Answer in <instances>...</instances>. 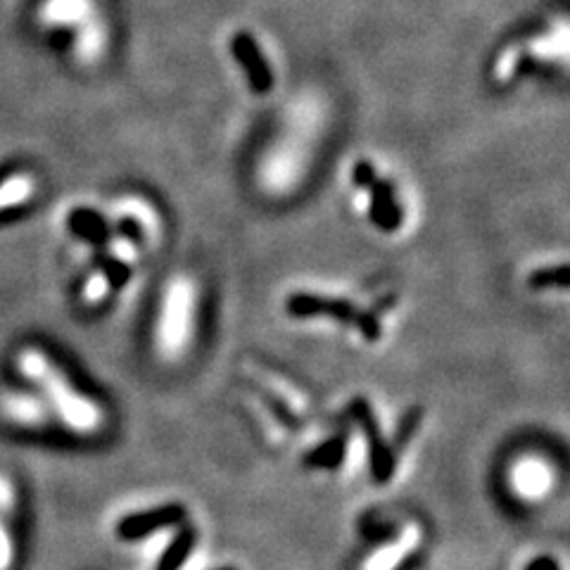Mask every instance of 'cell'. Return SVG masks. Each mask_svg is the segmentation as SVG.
Listing matches in <instances>:
<instances>
[{
	"instance_id": "obj_14",
	"label": "cell",
	"mask_w": 570,
	"mask_h": 570,
	"mask_svg": "<svg viewBox=\"0 0 570 570\" xmlns=\"http://www.w3.org/2000/svg\"><path fill=\"white\" fill-rule=\"evenodd\" d=\"M12 511H15V485L8 475L0 473V570H10L15 563V542H12Z\"/></svg>"
},
{
	"instance_id": "obj_24",
	"label": "cell",
	"mask_w": 570,
	"mask_h": 570,
	"mask_svg": "<svg viewBox=\"0 0 570 570\" xmlns=\"http://www.w3.org/2000/svg\"><path fill=\"white\" fill-rule=\"evenodd\" d=\"M525 570H559V566H556V561L549 559V556H537L535 561L528 563Z\"/></svg>"
},
{
	"instance_id": "obj_7",
	"label": "cell",
	"mask_w": 570,
	"mask_h": 570,
	"mask_svg": "<svg viewBox=\"0 0 570 570\" xmlns=\"http://www.w3.org/2000/svg\"><path fill=\"white\" fill-rule=\"evenodd\" d=\"M423 544V525L416 521L404 523L395 537L378 544L376 549L361 561L359 570H399Z\"/></svg>"
},
{
	"instance_id": "obj_19",
	"label": "cell",
	"mask_w": 570,
	"mask_h": 570,
	"mask_svg": "<svg viewBox=\"0 0 570 570\" xmlns=\"http://www.w3.org/2000/svg\"><path fill=\"white\" fill-rule=\"evenodd\" d=\"M342 459H345V437L335 435L331 440L321 442L319 447H314L304 459V464L309 468H335L342 464Z\"/></svg>"
},
{
	"instance_id": "obj_23",
	"label": "cell",
	"mask_w": 570,
	"mask_h": 570,
	"mask_svg": "<svg viewBox=\"0 0 570 570\" xmlns=\"http://www.w3.org/2000/svg\"><path fill=\"white\" fill-rule=\"evenodd\" d=\"M530 283L535 288H566V266L537 271V274L530 276Z\"/></svg>"
},
{
	"instance_id": "obj_25",
	"label": "cell",
	"mask_w": 570,
	"mask_h": 570,
	"mask_svg": "<svg viewBox=\"0 0 570 570\" xmlns=\"http://www.w3.org/2000/svg\"><path fill=\"white\" fill-rule=\"evenodd\" d=\"M219 570H236V568H219Z\"/></svg>"
},
{
	"instance_id": "obj_12",
	"label": "cell",
	"mask_w": 570,
	"mask_h": 570,
	"mask_svg": "<svg viewBox=\"0 0 570 570\" xmlns=\"http://www.w3.org/2000/svg\"><path fill=\"white\" fill-rule=\"evenodd\" d=\"M5 416L27 428H43L48 423V404L46 399L36 395H24V392H10L3 399Z\"/></svg>"
},
{
	"instance_id": "obj_5",
	"label": "cell",
	"mask_w": 570,
	"mask_h": 570,
	"mask_svg": "<svg viewBox=\"0 0 570 570\" xmlns=\"http://www.w3.org/2000/svg\"><path fill=\"white\" fill-rule=\"evenodd\" d=\"M114 214L122 221L119 236L133 240L141 250L148 245H155L157 238L162 236V219L157 214L155 205L138 198V195H124L122 200H117Z\"/></svg>"
},
{
	"instance_id": "obj_20",
	"label": "cell",
	"mask_w": 570,
	"mask_h": 570,
	"mask_svg": "<svg viewBox=\"0 0 570 570\" xmlns=\"http://www.w3.org/2000/svg\"><path fill=\"white\" fill-rule=\"evenodd\" d=\"M523 60L525 53L521 43H509V46H504L499 50L497 60H494L492 65V79L497 81V84H509V81H513V76L518 74V67H521Z\"/></svg>"
},
{
	"instance_id": "obj_15",
	"label": "cell",
	"mask_w": 570,
	"mask_h": 570,
	"mask_svg": "<svg viewBox=\"0 0 570 570\" xmlns=\"http://www.w3.org/2000/svg\"><path fill=\"white\" fill-rule=\"evenodd\" d=\"M107 48V27L105 22L95 15L88 19L86 24L76 27V41H74V55L76 60L91 65V62L100 60Z\"/></svg>"
},
{
	"instance_id": "obj_2",
	"label": "cell",
	"mask_w": 570,
	"mask_h": 570,
	"mask_svg": "<svg viewBox=\"0 0 570 570\" xmlns=\"http://www.w3.org/2000/svg\"><path fill=\"white\" fill-rule=\"evenodd\" d=\"M17 369L24 378H29L46 397L48 409L60 418L62 426L76 435H98L105 428V411L79 388H74L72 380L46 352L36 347H24L17 354Z\"/></svg>"
},
{
	"instance_id": "obj_8",
	"label": "cell",
	"mask_w": 570,
	"mask_h": 570,
	"mask_svg": "<svg viewBox=\"0 0 570 570\" xmlns=\"http://www.w3.org/2000/svg\"><path fill=\"white\" fill-rule=\"evenodd\" d=\"M183 513H186V509H183L181 504H164L157 506V509L131 513V516L119 521L117 532L122 540H143V537L152 535V532H160L164 528L181 523Z\"/></svg>"
},
{
	"instance_id": "obj_13",
	"label": "cell",
	"mask_w": 570,
	"mask_h": 570,
	"mask_svg": "<svg viewBox=\"0 0 570 570\" xmlns=\"http://www.w3.org/2000/svg\"><path fill=\"white\" fill-rule=\"evenodd\" d=\"M525 55H532L535 60L547 62V65H566L568 60V27L566 22H559V27H549L542 34L532 36L528 50L523 48Z\"/></svg>"
},
{
	"instance_id": "obj_11",
	"label": "cell",
	"mask_w": 570,
	"mask_h": 570,
	"mask_svg": "<svg viewBox=\"0 0 570 570\" xmlns=\"http://www.w3.org/2000/svg\"><path fill=\"white\" fill-rule=\"evenodd\" d=\"M95 17L93 0H46L41 8V22L48 27H81Z\"/></svg>"
},
{
	"instance_id": "obj_16",
	"label": "cell",
	"mask_w": 570,
	"mask_h": 570,
	"mask_svg": "<svg viewBox=\"0 0 570 570\" xmlns=\"http://www.w3.org/2000/svg\"><path fill=\"white\" fill-rule=\"evenodd\" d=\"M257 376H259V383L264 385V390L269 392V395L285 409V414L293 418H300L302 414H307V409H309L307 397H302L295 385L285 383L283 378L274 376L271 371H259Z\"/></svg>"
},
{
	"instance_id": "obj_4",
	"label": "cell",
	"mask_w": 570,
	"mask_h": 570,
	"mask_svg": "<svg viewBox=\"0 0 570 570\" xmlns=\"http://www.w3.org/2000/svg\"><path fill=\"white\" fill-rule=\"evenodd\" d=\"M506 483L513 497L521 502H544L556 487V471L540 454H523L509 466Z\"/></svg>"
},
{
	"instance_id": "obj_17",
	"label": "cell",
	"mask_w": 570,
	"mask_h": 570,
	"mask_svg": "<svg viewBox=\"0 0 570 570\" xmlns=\"http://www.w3.org/2000/svg\"><path fill=\"white\" fill-rule=\"evenodd\" d=\"M195 547V530L193 528H181L176 532L174 540L169 542V547L164 549V554L157 561L155 570H181L186 566L190 551Z\"/></svg>"
},
{
	"instance_id": "obj_1",
	"label": "cell",
	"mask_w": 570,
	"mask_h": 570,
	"mask_svg": "<svg viewBox=\"0 0 570 570\" xmlns=\"http://www.w3.org/2000/svg\"><path fill=\"white\" fill-rule=\"evenodd\" d=\"M326 105L316 95H300L283 110L276 136L266 145L257 162V183L266 195H290L307 176L323 131Z\"/></svg>"
},
{
	"instance_id": "obj_22",
	"label": "cell",
	"mask_w": 570,
	"mask_h": 570,
	"mask_svg": "<svg viewBox=\"0 0 570 570\" xmlns=\"http://www.w3.org/2000/svg\"><path fill=\"white\" fill-rule=\"evenodd\" d=\"M110 290H112L110 274H107L105 269L93 271V274L88 276L86 283H84V302L95 307V304H100L107 295H110Z\"/></svg>"
},
{
	"instance_id": "obj_18",
	"label": "cell",
	"mask_w": 570,
	"mask_h": 570,
	"mask_svg": "<svg viewBox=\"0 0 570 570\" xmlns=\"http://www.w3.org/2000/svg\"><path fill=\"white\" fill-rule=\"evenodd\" d=\"M34 195V179L29 174H15L0 183V212L24 205Z\"/></svg>"
},
{
	"instance_id": "obj_3",
	"label": "cell",
	"mask_w": 570,
	"mask_h": 570,
	"mask_svg": "<svg viewBox=\"0 0 570 570\" xmlns=\"http://www.w3.org/2000/svg\"><path fill=\"white\" fill-rule=\"evenodd\" d=\"M198 309V283L188 274H176L164 283L152 331V342L160 359L176 361L188 352L198 331Z\"/></svg>"
},
{
	"instance_id": "obj_6",
	"label": "cell",
	"mask_w": 570,
	"mask_h": 570,
	"mask_svg": "<svg viewBox=\"0 0 570 570\" xmlns=\"http://www.w3.org/2000/svg\"><path fill=\"white\" fill-rule=\"evenodd\" d=\"M352 418L357 421L361 437H364L366 442V454H369L373 480H376V483H388L392 475H395L397 456L392 452V447L383 442V433H380L376 416H373L371 407L364 402V399H359V402L352 407Z\"/></svg>"
},
{
	"instance_id": "obj_9",
	"label": "cell",
	"mask_w": 570,
	"mask_h": 570,
	"mask_svg": "<svg viewBox=\"0 0 570 570\" xmlns=\"http://www.w3.org/2000/svg\"><path fill=\"white\" fill-rule=\"evenodd\" d=\"M231 48H233V55H236L238 65L245 69L247 79H250V86L255 88L257 93L269 91V88L274 86V76H271V67H269V62L264 60L255 36L240 31V34H236V38H233Z\"/></svg>"
},
{
	"instance_id": "obj_10",
	"label": "cell",
	"mask_w": 570,
	"mask_h": 570,
	"mask_svg": "<svg viewBox=\"0 0 570 570\" xmlns=\"http://www.w3.org/2000/svg\"><path fill=\"white\" fill-rule=\"evenodd\" d=\"M369 193V217L373 224L383 231H395V228L402 224V207H399L395 190L388 181H378L373 179L369 186L361 188Z\"/></svg>"
},
{
	"instance_id": "obj_21",
	"label": "cell",
	"mask_w": 570,
	"mask_h": 570,
	"mask_svg": "<svg viewBox=\"0 0 570 570\" xmlns=\"http://www.w3.org/2000/svg\"><path fill=\"white\" fill-rule=\"evenodd\" d=\"M69 224H72V231L76 236L93 240V243H105L107 240V224L100 214L88 212V209H76L72 219H69Z\"/></svg>"
}]
</instances>
